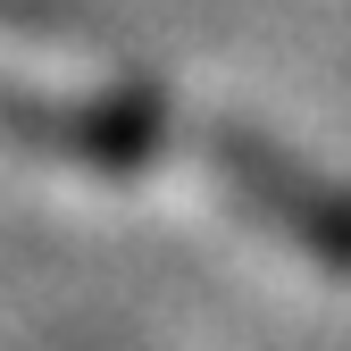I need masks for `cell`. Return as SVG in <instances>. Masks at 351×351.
Listing matches in <instances>:
<instances>
[{"mask_svg": "<svg viewBox=\"0 0 351 351\" xmlns=\"http://www.w3.org/2000/svg\"><path fill=\"white\" fill-rule=\"evenodd\" d=\"M0 167H34V176H67V184H101V193H193L209 209L243 217L251 234L293 243L351 268V209L326 201L318 184H301V167L209 134L201 117H176L151 93H109V84H42L0 67Z\"/></svg>", "mask_w": 351, "mask_h": 351, "instance_id": "1", "label": "cell"}]
</instances>
